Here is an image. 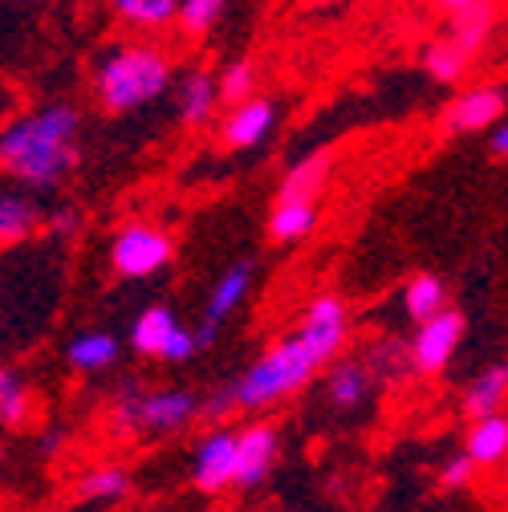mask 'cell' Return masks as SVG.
<instances>
[{
  "instance_id": "30bf717a",
  "label": "cell",
  "mask_w": 508,
  "mask_h": 512,
  "mask_svg": "<svg viewBox=\"0 0 508 512\" xmlns=\"http://www.w3.org/2000/svg\"><path fill=\"white\" fill-rule=\"evenodd\" d=\"M273 122H277V106L269 98H244L232 106L228 122H224V143L228 147H261L273 131Z\"/></svg>"
},
{
  "instance_id": "4dcf8cb0",
  "label": "cell",
  "mask_w": 508,
  "mask_h": 512,
  "mask_svg": "<svg viewBox=\"0 0 508 512\" xmlns=\"http://www.w3.org/2000/svg\"><path fill=\"white\" fill-rule=\"evenodd\" d=\"M192 354H196V334L183 330V326H175V330L167 334L163 350H159V358H167V362H187Z\"/></svg>"
},
{
  "instance_id": "3957f363",
  "label": "cell",
  "mask_w": 508,
  "mask_h": 512,
  "mask_svg": "<svg viewBox=\"0 0 508 512\" xmlns=\"http://www.w3.org/2000/svg\"><path fill=\"white\" fill-rule=\"evenodd\" d=\"M313 370H317L313 354H309L297 338H289V342H281L277 350H269V354L232 387L236 407H265V403H277V399L293 395L297 387H305V382L313 378Z\"/></svg>"
},
{
  "instance_id": "2e32d148",
  "label": "cell",
  "mask_w": 508,
  "mask_h": 512,
  "mask_svg": "<svg viewBox=\"0 0 508 512\" xmlns=\"http://www.w3.org/2000/svg\"><path fill=\"white\" fill-rule=\"evenodd\" d=\"M216 110V82L208 74H187L179 82V118L187 126H200L208 122Z\"/></svg>"
},
{
  "instance_id": "d4e9b609",
  "label": "cell",
  "mask_w": 508,
  "mask_h": 512,
  "mask_svg": "<svg viewBox=\"0 0 508 512\" xmlns=\"http://www.w3.org/2000/svg\"><path fill=\"white\" fill-rule=\"evenodd\" d=\"M423 61H427V70H431L435 82H460L464 78V66H468V57L452 41H431L423 49Z\"/></svg>"
},
{
  "instance_id": "d6986e66",
  "label": "cell",
  "mask_w": 508,
  "mask_h": 512,
  "mask_svg": "<svg viewBox=\"0 0 508 512\" xmlns=\"http://www.w3.org/2000/svg\"><path fill=\"white\" fill-rule=\"evenodd\" d=\"M41 224V212L25 196H0V244H17Z\"/></svg>"
},
{
  "instance_id": "9c48e42d",
  "label": "cell",
  "mask_w": 508,
  "mask_h": 512,
  "mask_svg": "<svg viewBox=\"0 0 508 512\" xmlns=\"http://www.w3.org/2000/svg\"><path fill=\"white\" fill-rule=\"evenodd\" d=\"M504 114V90L500 86H476L464 98H456L443 114V126L448 135H468V131H484Z\"/></svg>"
},
{
  "instance_id": "484cf974",
  "label": "cell",
  "mask_w": 508,
  "mask_h": 512,
  "mask_svg": "<svg viewBox=\"0 0 508 512\" xmlns=\"http://www.w3.org/2000/svg\"><path fill=\"white\" fill-rule=\"evenodd\" d=\"M252 90H257V70H252L248 61H232V66L224 70V78L216 82V102L236 106V102L252 98Z\"/></svg>"
},
{
  "instance_id": "836d02e7",
  "label": "cell",
  "mask_w": 508,
  "mask_h": 512,
  "mask_svg": "<svg viewBox=\"0 0 508 512\" xmlns=\"http://www.w3.org/2000/svg\"><path fill=\"white\" fill-rule=\"evenodd\" d=\"M49 224H53V232H57V236H70V232L78 228V212H74V208L53 212V220H49Z\"/></svg>"
},
{
  "instance_id": "7a4b0ae2",
  "label": "cell",
  "mask_w": 508,
  "mask_h": 512,
  "mask_svg": "<svg viewBox=\"0 0 508 512\" xmlns=\"http://www.w3.org/2000/svg\"><path fill=\"white\" fill-rule=\"evenodd\" d=\"M171 66L159 49L135 45V49H118L98 66V98L106 110H139L147 102H155L167 90Z\"/></svg>"
},
{
  "instance_id": "52a82bcc",
  "label": "cell",
  "mask_w": 508,
  "mask_h": 512,
  "mask_svg": "<svg viewBox=\"0 0 508 512\" xmlns=\"http://www.w3.org/2000/svg\"><path fill=\"white\" fill-rule=\"evenodd\" d=\"M297 342L313 354L317 366L330 362L346 342V309H342V301L338 297H317L309 305V313H305L301 330H297Z\"/></svg>"
},
{
  "instance_id": "8992f818",
  "label": "cell",
  "mask_w": 508,
  "mask_h": 512,
  "mask_svg": "<svg viewBox=\"0 0 508 512\" xmlns=\"http://www.w3.org/2000/svg\"><path fill=\"white\" fill-rule=\"evenodd\" d=\"M460 338H464V317L456 309H439V313L423 317L415 342L407 346L411 350V366L423 370V374L443 370V366H448V358L456 354Z\"/></svg>"
},
{
  "instance_id": "e0dca14e",
  "label": "cell",
  "mask_w": 508,
  "mask_h": 512,
  "mask_svg": "<svg viewBox=\"0 0 508 512\" xmlns=\"http://www.w3.org/2000/svg\"><path fill=\"white\" fill-rule=\"evenodd\" d=\"M313 224H317V208H313V200H281L277 212H273V220H269V232H273V240L293 244V240L309 236Z\"/></svg>"
},
{
  "instance_id": "4316f807",
  "label": "cell",
  "mask_w": 508,
  "mask_h": 512,
  "mask_svg": "<svg viewBox=\"0 0 508 512\" xmlns=\"http://www.w3.org/2000/svg\"><path fill=\"white\" fill-rule=\"evenodd\" d=\"M175 5L179 0H114L118 17L135 21V25H163L175 17Z\"/></svg>"
},
{
  "instance_id": "8fae6325",
  "label": "cell",
  "mask_w": 508,
  "mask_h": 512,
  "mask_svg": "<svg viewBox=\"0 0 508 512\" xmlns=\"http://www.w3.org/2000/svg\"><path fill=\"white\" fill-rule=\"evenodd\" d=\"M232 452H236V435L216 431L196 447V464H192V480L200 492L216 496L232 484Z\"/></svg>"
},
{
  "instance_id": "8d00e7d4",
  "label": "cell",
  "mask_w": 508,
  "mask_h": 512,
  "mask_svg": "<svg viewBox=\"0 0 508 512\" xmlns=\"http://www.w3.org/2000/svg\"><path fill=\"white\" fill-rule=\"evenodd\" d=\"M13 378H17L13 370H0V391H5V387H9V382H13Z\"/></svg>"
},
{
  "instance_id": "d6a6232c",
  "label": "cell",
  "mask_w": 508,
  "mask_h": 512,
  "mask_svg": "<svg viewBox=\"0 0 508 512\" xmlns=\"http://www.w3.org/2000/svg\"><path fill=\"white\" fill-rule=\"evenodd\" d=\"M232 407H236V395H232V391L224 387V391H216V395H212L208 403H200V411H196V415H204L208 423H224Z\"/></svg>"
},
{
  "instance_id": "d590c367",
  "label": "cell",
  "mask_w": 508,
  "mask_h": 512,
  "mask_svg": "<svg viewBox=\"0 0 508 512\" xmlns=\"http://www.w3.org/2000/svg\"><path fill=\"white\" fill-rule=\"evenodd\" d=\"M61 443H66V435H45V439H41V456H57Z\"/></svg>"
},
{
  "instance_id": "74e56055",
  "label": "cell",
  "mask_w": 508,
  "mask_h": 512,
  "mask_svg": "<svg viewBox=\"0 0 508 512\" xmlns=\"http://www.w3.org/2000/svg\"><path fill=\"white\" fill-rule=\"evenodd\" d=\"M443 5H448V9H460V5H472V0H443Z\"/></svg>"
},
{
  "instance_id": "7402d4cb",
  "label": "cell",
  "mask_w": 508,
  "mask_h": 512,
  "mask_svg": "<svg viewBox=\"0 0 508 512\" xmlns=\"http://www.w3.org/2000/svg\"><path fill=\"white\" fill-rule=\"evenodd\" d=\"M114 358H118L114 334H82L70 342V362L78 370H106Z\"/></svg>"
},
{
  "instance_id": "1f68e13d",
  "label": "cell",
  "mask_w": 508,
  "mask_h": 512,
  "mask_svg": "<svg viewBox=\"0 0 508 512\" xmlns=\"http://www.w3.org/2000/svg\"><path fill=\"white\" fill-rule=\"evenodd\" d=\"M472 476H476V464H472L468 456H456V460H448V468H443L439 484H443V488H468Z\"/></svg>"
},
{
  "instance_id": "ffe728a7",
  "label": "cell",
  "mask_w": 508,
  "mask_h": 512,
  "mask_svg": "<svg viewBox=\"0 0 508 512\" xmlns=\"http://www.w3.org/2000/svg\"><path fill=\"white\" fill-rule=\"evenodd\" d=\"M366 391H370V370L362 362L334 366V374H330V399H334V407L350 411V407H358L366 399Z\"/></svg>"
},
{
  "instance_id": "6da1fadb",
  "label": "cell",
  "mask_w": 508,
  "mask_h": 512,
  "mask_svg": "<svg viewBox=\"0 0 508 512\" xmlns=\"http://www.w3.org/2000/svg\"><path fill=\"white\" fill-rule=\"evenodd\" d=\"M78 163V110L45 106L0 135V167L29 187H57Z\"/></svg>"
},
{
  "instance_id": "f546056e",
  "label": "cell",
  "mask_w": 508,
  "mask_h": 512,
  "mask_svg": "<svg viewBox=\"0 0 508 512\" xmlns=\"http://www.w3.org/2000/svg\"><path fill=\"white\" fill-rule=\"evenodd\" d=\"M407 366H411V350H407L403 342H383V346H374L366 370H378V374H403Z\"/></svg>"
},
{
  "instance_id": "f1b7e54d",
  "label": "cell",
  "mask_w": 508,
  "mask_h": 512,
  "mask_svg": "<svg viewBox=\"0 0 508 512\" xmlns=\"http://www.w3.org/2000/svg\"><path fill=\"white\" fill-rule=\"evenodd\" d=\"M29 419V391L21 387V378H13L5 391H0V423L9 427H25Z\"/></svg>"
},
{
  "instance_id": "5b68a950",
  "label": "cell",
  "mask_w": 508,
  "mask_h": 512,
  "mask_svg": "<svg viewBox=\"0 0 508 512\" xmlns=\"http://www.w3.org/2000/svg\"><path fill=\"white\" fill-rule=\"evenodd\" d=\"M110 261H114V269H118L122 277H131V281L155 277V273L167 269V261H171V240H167V232H159V228L131 224V228L118 232Z\"/></svg>"
},
{
  "instance_id": "e575fe53",
  "label": "cell",
  "mask_w": 508,
  "mask_h": 512,
  "mask_svg": "<svg viewBox=\"0 0 508 512\" xmlns=\"http://www.w3.org/2000/svg\"><path fill=\"white\" fill-rule=\"evenodd\" d=\"M504 151H508V126L496 118V122H492V155L504 159Z\"/></svg>"
},
{
  "instance_id": "4fadbf2b",
  "label": "cell",
  "mask_w": 508,
  "mask_h": 512,
  "mask_svg": "<svg viewBox=\"0 0 508 512\" xmlns=\"http://www.w3.org/2000/svg\"><path fill=\"white\" fill-rule=\"evenodd\" d=\"M508 452V419L500 411L492 415H480L476 427L468 431V447H464V456L476 464V468H488V464H500Z\"/></svg>"
},
{
  "instance_id": "44dd1931",
  "label": "cell",
  "mask_w": 508,
  "mask_h": 512,
  "mask_svg": "<svg viewBox=\"0 0 508 512\" xmlns=\"http://www.w3.org/2000/svg\"><path fill=\"white\" fill-rule=\"evenodd\" d=\"M175 326H179V322H175V313H171L167 305H151V309L139 317V322H135V350L159 358V350H163V342H167V334H171Z\"/></svg>"
},
{
  "instance_id": "83f0119b",
  "label": "cell",
  "mask_w": 508,
  "mask_h": 512,
  "mask_svg": "<svg viewBox=\"0 0 508 512\" xmlns=\"http://www.w3.org/2000/svg\"><path fill=\"white\" fill-rule=\"evenodd\" d=\"M224 5H228V0H179L175 13H179V21H183L187 33H204V29L216 25V17L224 13Z\"/></svg>"
},
{
  "instance_id": "7c38bea8",
  "label": "cell",
  "mask_w": 508,
  "mask_h": 512,
  "mask_svg": "<svg viewBox=\"0 0 508 512\" xmlns=\"http://www.w3.org/2000/svg\"><path fill=\"white\" fill-rule=\"evenodd\" d=\"M456 17H452V45L464 53V57H472V53H480L484 49V41H488V33H492V25H496V9H492V0H472V5H460V9H452Z\"/></svg>"
},
{
  "instance_id": "5bb4252c",
  "label": "cell",
  "mask_w": 508,
  "mask_h": 512,
  "mask_svg": "<svg viewBox=\"0 0 508 512\" xmlns=\"http://www.w3.org/2000/svg\"><path fill=\"white\" fill-rule=\"evenodd\" d=\"M326 175H330V155L326 151H317V155L293 163V171L281 183V200H313L317 191L326 187Z\"/></svg>"
},
{
  "instance_id": "ac0fdd59",
  "label": "cell",
  "mask_w": 508,
  "mask_h": 512,
  "mask_svg": "<svg viewBox=\"0 0 508 512\" xmlns=\"http://www.w3.org/2000/svg\"><path fill=\"white\" fill-rule=\"evenodd\" d=\"M504 391H508V370H504V366H488V370L472 382V387H468V395H464V411H468L472 419L492 415V411H500Z\"/></svg>"
},
{
  "instance_id": "cb8c5ba5",
  "label": "cell",
  "mask_w": 508,
  "mask_h": 512,
  "mask_svg": "<svg viewBox=\"0 0 508 512\" xmlns=\"http://www.w3.org/2000/svg\"><path fill=\"white\" fill-rule=\"evenodd\" d=\"M126 492H131V476H126L122 468H94L78 484V496L82 500H118Z\"/></svg>"
},
{
  "instance_id": "9a60e30c",
  "label": "cell",
  "mask_w": 508,
  "mask_h": 512,
  "mask_svg": "<svg viewBox=\"0 0 508 512\" xmlns=\"http://www.w3.org/2000/svg\"><path fill=\"white\" fill-rule=\"evenodd\" d=\"M248 281H252V265L248 261H240V265H232L220 281H216V289H212V297H208V313H204V322H224V317L244 301V293H248Z\"/></svg>"
},
{
  "instance_id": "ba28073f",
  "label": "cell",
  "mask_w": 508,
  "mask_h": 512,
  "mask_svg": "<svg viewBox=\"0 0 508 512\" xmlns=\"http://www.w3.org/2000/svg\"><path fill=\"white\" fill-rule=\"evenodd\" d=\"M277 464V431L257 423L236 435V452H232V484L236 488H257L269 480Z\"/></svg>"
},
{
  "instance_id": "277c9868",
  "label": "cell",
  "mask_w": 508,
  "mask_h": 512,
  "mask_svg": "<svg viewBox=\"0 0 508 512\" xmlns=\"http://www.w3.org/2000/svg\"><path fill=\"white\" fill-rule=\"evenodd\" d=\"M196 411H200L196 395H187V391H151V395H143L139 382H131V387L118 395V403L110 411V423L122 435L126 431H155L159 435V431L187 427Z\"/></svg>"
},
{
  "instance_id": "603a6c76",
  "label": "cell",
  "mask_w": 508,
  "mask_h": 512,
  "mask_svg": "<svg viewBox=\"0 0 508 512\" xmlns=\"http://www.w3.org/2000/svg\"><path fill=\"white\" fill-rule=\"evenodd\" d=\"M403 301H407V313L415 317V322H423V317H431V313L443 309L448 293H443V281H439V277H427V273H423V277H415V281L407 285Z\"/></svg>"
}]
</instances>
